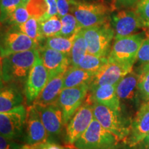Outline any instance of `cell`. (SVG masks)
Listing matches in <instances>:
<instances>
[{
	"mask_svg": "<svg viewBox=\"0 0 149 149\" xmlns=\"http://www.w3.org/2000/svg\"><path fill=\"white\" fill-rule=\"evenodd\" d=\"M38 54V49H33L1 58V82H26Z\"/></svg>",
	"mask_w": 149,
	"mask_h": 149,
	"instance_id": "1",
	"label": "cell"
},
{
	"mask_svg": "<svg viewBox=\"0 0 149 149\" xmlns=\"http://www.w3.org/2000/svg\"><path fill=\"white\" fill-rule=\"evenodd\" d=\"M70 11L81 29L107 23L111 20L110 13L113 10L102 1L70 0Z\"/></svg>",
	"mask_w": 149,
	"mask_h": 149,
	"instance_id": "2",
	"label": "cell"
},
{
	"mask_svg": "<svg viewBox=\"0 0 149 149\" xmlns=\"http://www.w3.org/2000/svg\"><path fill=\"white\" fill-rule=\"evenodd\" d=\"M93 111L94 118L106 130L125 144L132 120L125 115L122 109H113L103 104L93 103Z\"/></svg>",
	"mask_w": 149,
	"mask_h": 149,
	"instance_id": "3",
	"label": "cell"
},
{
	"mask_svg": "<svg viewBox=\"0 0 149 149\" xmlns=\"http://www.w3.org/2000/svg\"><path fill=\"white\" fill-rule=\"evenodd\" d=\"M122 142L94 118L74 146L78 149H119L122 146Z\"/></svg>",
	"mask_w": 149,
	"mask_h": 149,
	"instance_id": "4",
	"label": "cell"
},
{
	"mask_svg": "<svg viewBox=\"0 0 149 149\" xmlns=\"http://www.w3.org/2000/svg\"><path fill=\"white\" fill-rule=\"evenodd\" d=\"M81 33L86 43L88 53L97 57H108L111 42L115 39L111 20L95 26L81 29Z\"/></svg>",
	"mask_w": 149,
	"mask_h": 149,
	"instance_id": "5",
	"label": "cell"
},
{
	"mask_svg": "<svg viewBox=\"0 0 149 149\" xmlns=\"http://www.w3.org/2000/svg\"><path fill=\"white\" fill-rule=\"evenodd\" d=\"M144 40L145 35L142 33L115 39L108 59L109 61H116L133 67L137 53Z\"/></svg>",
	"mask_w": 149,
	"mask_h": 149,
	"instance_id": "6",
	"label": "cell"
},
{
	"mask_svg": "<svg viewBox=\"0 0 149 149\" xmlns=\"http://www.w3.org/2000/svg\"><path fill=\"white\" fill-rule=\"evenodd\" d=\"M93 105L92 102L86 98L84 104L66 124V144L74 145L76 141L88 129L94 119Z\"/></svg>",
	"mask_w": 149,
	"mask_h": 149,
	"instance_id": "7",
	"label": "cell"
},
{
	"mask_svg": "<svg viewBox=\"0 0 149 149\" xmlns=\"http://www.w3.org/2000/svg\"><path fill=\"white\" fill-rule=\"evenodd\" d=\"M26 117L27 109L23 105L0 113L1 135L12 139L21 137L26 127Z\"/></svg>",
	"mask_w": 149,
	"mask_h": 149,
	"instance_id": "8",
	"label": "cell"
},
{
	"mask_svg": "<svg viewBox=\"0 0 149 149\" xmlns=\"http://www.w3.org/2000/svg\"><path fill=\"white\" fill-rule=\"evenodd\" d=\"M89 89V84L62 89L57 100V103L62 111L66 126L75 112L85 102Z\"/></svg>",
	"mask_w": 149,
	"mask_h": 149,
	"instance_id": "9",
	"label": "cell"
},
{
	"mask_svg": "<svg viewBox=\"0 0 149 149\" xmlns=\"http://www.w3.org/2000/svg\"><path fill=\"white\" fill-rule=\"evenodd\" d=\"M48 79V72L43 64L40 54H38L24 85V95L28 107L33 105L46 86Z\"/></svg>",
	"mask_w": 149,
	"mask_h": 149,
	"instance_id": "10",
	"label": "cell"
},
{
	"mask_svg": "<svg viewBox=\"0 0 149 149\" xmlns=\"http://www.w3.org/2000/svg\"><path fill=\"white\" fill-rule=\"evenodd\" d=\"M39 47L36 42L13 28L1 35V58L12 54L38 49Z\"/></svg>",
	"mask_w": 149,
	"mask_h": 149,
	"instance_id": "11",
	"label": "cell"
},
{
	"mask_svg": "<svg viewBox=\"0 0 149 149\" xmlns=\"http://www.w3.org/2000/svg\"><path fill=\"white\" fill-rule=\"evenodd\" d=\"M111 24L114 30L115 39L135 34L145 27L140 18L134 10H121L111 15Z\"/></svg>",
	"mask_w": 149,
	"mask_h": 149,
	"instance_id": "12",
	"label": "cell"
},
{
	"mask_svg": "<svg viewBox=\"0 0 149 149\" xmlns=\"http://www.w3.org/2000/svg\"><path fill=\"white\" fill-rule=\"evenodd\" d=\"M148 133L149 102H143L132 119L125 144L130 147L137 146L144 141Z\"/></svg>",
	"mask_w": 149,
	"mask_h": 149,
	"instance_id": "13",
	"label": "cell"
},
{
	"mask_svg": "<svg viewBox=\"0 0 149 149\" xmlns=\"http://www.w3.org/2000/svg\"><path fill=\"white\" fill-rule=\"evenodd\" d=\"M133 70V66L109 61L94 75L90 84V89L102 85L117 84L121 79Z\"/></svg>",
	"mask_w": 149,
	"mask_h": 149,
	"instance_id": "14",
	"label": "cell"
},
{
	"mask_svg": "<svg viewBox=\"0 0 149 149\" xmlns=\"http://www.w3.org/2000/svg\"><path fill=\"white\" fill-rule=\"evenodd\" d=\"M40 113L43 124L49 137H56L60 135L64 127V115L57 102L47 105L33 104Z\"/></svg>",
	"mask_w": 149,
	"mask_h": 149,
	"instance_id": "15",
	"label": "cell"
},
{
	"mask_svg": "<svg viewBox=\"0 0 149 149\" xmlns=\"http://www.w3.org/2000/svg\"><path fill=\"white\" fill-rule=\"evenodd\" d=\"M139 77L140 74L133 70L126 74L117 84L116 93L120 100L122 111L125 106L133 107L138 104L140 100L138 90Z\"/></svg>",
	"mask_w": 149,
	"mask_h": 149,
	"instance_id": "16",
	"label": "cell"
},
{
	"mask_svg": "<svg viewBox=\"0 0 149 149\" xmlns=\"http://www.w3.org/2000/svg\"><path fill=\"white\" fill-rule=\"evenodd\" d=\"M38 51L43 64L48 72L49 79L58 74H65L69 69V56L66 54L44 46H40Z\"/></svg>",
	"mask_w": 149,
	"mask_h": 149,
	"instance_id": "17",
	"label": "cell"
},
{
	"mask_svg": "<svg viewBox=\"0 0 149 149\" xmlns=\"http://www.w3.org/2000/svg\"><path fill=\"white\" fill-rule=\"evenodd\" d=\"M25 141L29 145L40 144L48 141V135L45 126L39 111L33 104L27 107Z\"/></svg>",
	"mask_w": 149,
	"mask_h": 149,
	"instance_id": "18",
	"label": "cell"
},
{
	"mask_svg": "<svg viewBox=\"0 0 149 149\" xmlns=\"http://www.w3.org/2000/svg\"><path fill=\"white\" fill-rule=\"evenodd\" d=\"M116 86L106 84L89 89L86 98L92 103L103 104L113 109H122L116 93Z\"/></svg>",
	"mask_w": 149,
	"mask_h": 149,
	"instance_id": "19",
	"label": "cell"
},
{
	"mask_svg": "<svg viewBox=\"0 0 149 149\" xmlns=\"http://www.w3.org/2000/svg\"><path fill=\"white\" fill-rule=\"evenodd\" d=\"M19 84L1 82L0 112L9 111L22 105L24 96Z\"/></svg>",
	"mask_w": 149,
	"mask_h": 149,
	"instance_id": "20",
	"label": "cell"
},
{
	"mask_svg": "<svg viewBox=\"0 0 149 149\" xmlns=\"http://www.w3.org/2000/svg\"><path fill=\"white\" fill-rule=\"evenodd\" d=\"M26 6L30 16L36 18L40 22L57 15L56 0H30Z\"/></svg>",
	"mask_w": 149,
	"mask_h": 149,
	"instance_id": "21",
	"label": "cell"
},
{
	"mask_svg": "<svg viewBox=\"0 0 149 149\" xmlns=\"http://www.w3.org/2000/svg\"><path fill=\"white\" fill-rule=\"evenodd\" d=\"M64 74H58L48 79V83L33 104L47 105L57 102L63 89Z\"/></svg>",
	"mask_w": 149,
	"mask_h": 149,
	"instance_id": "22",
	"label": "cell"
},
{
	"mask_svg": "<svg viewBox=\"0 0 149 149\" xmlns=\"http://www.w3.org/2000/svg\"><path fill=\"white\" fill-rule=\"evenodd\" d=\"M95 73L79 67H70L64 75L63 88H72L82 84H91Z\"/></svg>",
	"mask_w": 149,
	"mask_h": 149,
	"instance_id": "23",
	"label": "cell"
},
{
	"mask_svg": "<svg viewBox=\"0 0 149 149\" xmlns=\"http://www.w3.org/2000/svg\"><path fill=\"white\" fill-rule=\"evenodd\" d=\"M88 53L87 45L81 31L75 35L73 45L69 55L70 67H78L80 61Z\"/></svg>",
	"mask_w": 149,
	"mask_h": 149,
	"instance_id": "24",
	"label": "cell"
},
{
	"mask_svg": "<svg viewBox=\"0 0 149 149\" xmlns=\"http://www.w3.org/2000/svg\"><path fill=\"white\" fill-rule=\"evenodd\" d=\"M75 35H74L70 37L59 36V35L48 37L46 38L44 46L69 56L73 45Z\"/></svg>",
	"mask_w": 149,
	"mask_h": 149,
	"instance_id": "25",
	"label": "cell"
},
{
	"mask_svg": "<svg viewBox=\"0 0 149 149\" xmlns=\"http://www.w3.org/2000/svg\"><path fill=\"white\" fill-rule=\"evenodd\" d=\"M14 29L26 35L40 45V43L45 40L41 31L40 24L36 18L31 17L25 23L15 26Z\"/></svg>",
	"mask_w": 149,
	"mask_h": 149,
	"instance_id": "26",
	"label": "cell"
},
{
	"mask_svg": "<svg viewBox=\"0 0 149 149\" xmlns=\"http://www.w3.org/2000/svg\"><path fill=\"white\" fill-rule=\"evenodd\" d=\"M108 62V57H97L87 53L80 61L78 67L88 72L96 74Z\"/></svg>",
	"mask_w": 149,
	"mask_h": 149,
	"instance_id": "27",
	"label": "cell"
},
{
	"mask_svg": "<svg viewBox=\"0 0 149 149\" xmlns=\"http://www.w3.org/2000/svg\"><path fill=\"white\" fill-rule=\"evenodd\" d=\"M60 19L61 29L57 35L59 36L70 37L81 31V28L79 26L75 17L73 15L68 13Z\"/></svg>",
	"mask_w": 149,
	"mask_h": 149,
	"instance_id": "28",
	"label": "cell"
},
{
	"mask_svg": "<svg viewBox=\"0 0 149 149\" xmlns=\"http://www.w3.org/2000/svg\"><path fill=\"white\" fill-rule=\"evenodd\" d=\"M40 24L42 33L45 39L56 36L61 29V19L57 15H54L46 21L40 22Z\"/></svg>",
	"mask_w": 149,
	"mask_h": 149,
	"instance_id": "29",
	"label": "cell"
},
{
	"mask_svg": "<svg viewBox=\"0 0 149 149\" xmlns=\"http://www.w3.org/2000/svg\"><path fill=\"white\" fill-rule=\"evenodd\" d=\"M135 62L137 63V73L141 74V72L149 70V37L145 39L138 53Z\"/></svg>",
	"mask_w": 149,
	"mask_h": 149,
	"instance_id": "30",
	"label": "cell"
},
{
	"mask_svg": "<svg viewBox=\"0 0 149 149\" xmlns=\"http://www.w3.org/2000/svg\"><path fill=\"white\" fill-rule=\"evenodd\" d=\"M30 17L31 16L27 10L26 6L21 3V5L9 16L6 22L10 25L13 26V27H15L25 23Z\"/></svg>",
	"mask_w": 149,
	"mask_h": 149,
	"instance_id": "31",
	"label": "cell"
},
{
	"mask_svg": "<svg viewBox=\"0 0 149 149\" xmlns=\"http://www.w3.org/2000/svg\"><path fill=\"white\" fill-rule=\"evenodd\" d=\"M22 0H1V22H5L17 8Z\"/></svg>",
	"mask_w": 149,
	"mask_h": 149,
	"instance_id": "32",
	"label": "cell"
},
{
	"mask_svg": "<svg viewBox=\"0 0 149 149\" xmlns=\"http://www.w3.org/2000/svg\"><path fill=\"white\" fill-rule=\"evenodd\" d=\"M138 83L139 97L143 102H149V70L141 72Z\"/></svg>",
	"mask_w": 149,
	"mask_h": 149,
	"instance_id": "33",
	"label": "cell"
},
{
	"mask_svg": "<svg viewBox=\"0 0 149 149\" xmlns=\"http://www.w3.org/2000/svg\"><path fill=\"white\" fill-rule=\"evenodd\" d=\"M135 11L140 18L145 29H149V0H140L136 4Z\"/></svg>",
	"mask_w": 149,
	"mask_h": 149,
	"instance_id": "34",
	"label": "cell"
},
{
	"mask_svg": "<svg viewBox=\"0 0 149 149\" xmlns=\"http://www.w3.org/2000/svg\"><path fill=\"white\" fill-rule=\"evenodd\" d=\"M23 145L19 144L16 139H8L0 136V149H22Z\"/></svg>",
	"mask_w": 149,
	"mask_h": 149,
	"instance_id": "35",
	"label": "cell"
},
{
	"mask_svg": "<svg viewBox=\"0 0 149 149\" xmlns=\"http://www.w3.org/2000/svg\"><path fill=\"white\" fill-rule=\"evenodd\" d=\"M57 6V16L59 18L68 14L70 10V0H56Z\"/></svg>",
	"mask_w": 149,
	"mask_h": 149,
	"instance_id": "36",
	"label": "cell"
},
{
	"mask_svg": "<svg viewBox=\"0 0 149 149\" xmlns=\"http://www.w3.org/2000/svg\"><path fill=\"white\" fill-rule=\"evenodd\" d=\"M140 0H114L113 2V8L114 9L128 8L137 4Z\"/></svg>",
	"mask_w": 149,
	"mask_h": 149,
	"instance_id": "37",
	"label": "cell"
},
{
	"mask_svg": "<svg viewBox=\"0 0 149 149\" xmlns=\"http://www.w3.org/2000/svg\"><path fill=\"white\" fill-rule=\"evenodd\" d=\"M40 149H66V145L61 146V145L55 144L52 141H46L45 143L40 144Z\"/></svg>",
	"mask_w": 149,
	"mask_h": 149,
	"instance_id": "38",
	"label": "cell"
},
{
	"mask_svg": "<svg viewBox=\"0 0 149 149\" xmlns=\"http://www.w3.org/2000/svg\"><path fill=\"white\" fill-rule=\"evenodd\" d=\"M40 144L29 145V144H26L25 145H23V146H22V149H40Z\"/></svg>",
	"mask_w": 149,
	"mask_h": 149,
	"instance_id": "39",
	"label": "cell"
},
{
	"mask_svg": "<svg viewBox=\"0 0 149 149\" xmlns=\"http://www.w3.org/2000/svg\"><path fill=\"white\" fill-rule=\"evenodd\" d=\"M144 144H143V146H144V149H149V133L148 135L146 136V137L144 139V141H142Z\"/></svg>",
	"mask_w": 149,
	"mask_h": 149,
	"instance_id": "40",
	"label": "cell"
},
{
	"mask_svg": "<svg viewBox=\"0 0 149 149\" xmlns=\"http://www.w3.org/2000/svg\"><path fill=\"white\" fill-rule=\"evenodd\" d=\"M119 149H137V148H136V146L130 147L128 146V145L124 144V146H122Z\"/></svg>",
	"mask_w": 149,
	"mask_h": 149,
	"instance_id": "41",
	"label": "cell"
},
{
	"mask_svg": "<svg viewBox=\"0 0 149 149\" xmlns=\"http://www.w3.org/2000/svg\"><path fill=\"white\" fill-rule=\"evenodd\" d=\"M66 149H78L76 148L74 145H70V144H66Z\"/></svg>",
	"mask_w": 149,
	"mask_h": 149,
	"instance_id": "42",
	"label": "cell"
},
{
	"mask_svg": "<svg viewBox=\"0 0 149 149\" xmlns=\"http://www.w3.org/2000/svg\"><path fill=\"white\" fill-rule=\"evenodd\" d=\"M29 1H30V0H22V4L26 6L28 3H29Z\"/></svg>",
	"mask_w": 149,
	"mask_h": 149,
	"instance_id": "43",
	"label": "cell"
},
{
	"mask_svg": "<svg viewBox=\"0 0 149 149\" xmlns=\"http://www.w3.org/2000/svg\"><path fill=\"white\" fill-rule=\"evenodd\" d=\"M146 36H147V37H149V29H147L146 32Z\"/></svg>",
	"mask_w": 149,
	"mask_h": 149,
	"instance_id": "44",
	"label": "cell"
},
{
	"mask_svg": "<svg viewBox=\"0 0 149 149\" xmlns=\"http://www.w3.org/2000/svg\"><path fill=\"white\" fill-rule=\"evenodd\" d=\"M106 1H112L113 2V1H114V0H106Z\"/></svg>",
	"mask_w": 149,
	"mask_h": 149,
	"instance_id": "45",
	"label": "cell"
},
{
	"mask_svg": "<svg viewBox=\"0 0 149 149\" xmlns=\"http://www.w3.org/2000/svg\"><path fill=\"white\" fill-rule=\"evenodd\" d=\"M82 1H85V0H82Z\"/></svg>",
	"mask_w": 149,
	"mask_h": 149,
	"instance_id": "46",
	"label": "cell"
},
{
	"mask_svg": "<svg viewBox=\"0 0 149 149\" xmlns=\"http://www.w3.org/2000/svg\"></svg>",
	"mask_w": 149,
	"mask_h": 149,
	"instance_id": "47",
	"label": "cell"
}]
</instances>
